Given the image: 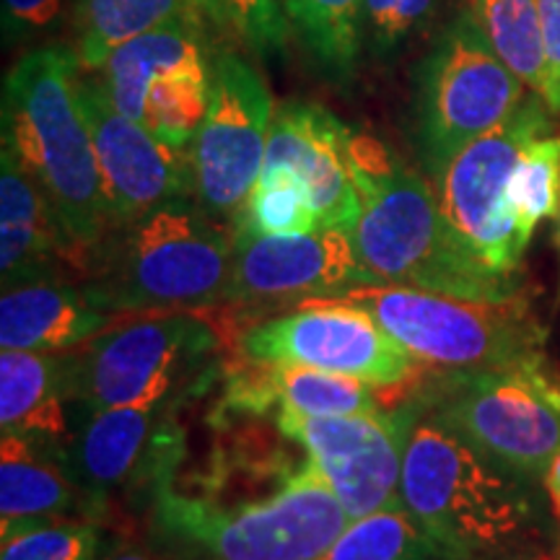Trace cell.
<instances>
[{
    "label": "cell",
    "instance_id": "cell-24",
    "mask_svg": "<svg viewBox=\"0 0 560 560\" xmlns=\"http://www.w3.org/2000/svg\"><path fill=\"white\" fill-rule=\"evenodd\" d=\"M363 0H285L291 32L322 79L348 86L359 73Z\"/></svg>",
    "mask_w": 560,
    "mask_h": 560
},
{
    "label": "cell",
    "instance_id": "cell-6",
    "mask_svg": "<svg viewBox=\"0 0 560 560\" xmlns=\"http://www.w3.org/2000/svg\"><path fill=\"white\" fill-rule=\"evenodd\" d=\"M153 520L166 540L202 560H317L350 520L310 459L265 499L219 506L164 482Z\"/></svg>",
    "mask_w": 560,
    "mask_h": 560
},
{
    "label": "cell",
    "instance_id": "cell-31",
    "mask_svg": "<svg viewBox=\"0 0 560 560\" xmlns=\"http://www.w3.org/2000/svg\"><path fill=\"white\" fill-rule=\"evenodd\" d=\"M208 24L219 26L257 58L280 55L289 45L285 0H198Z\"/></svg>",
    "mask_w": 560,
    "mask_h": 560
},
{
    "label": "cell",
    "instance_id": "cell-9",
    "mask_svg": "<svg viewBox=\"0 0 560 560\" xmlns=\"http://www.w3.org/2000/svg\"><path fill=\"white\" fill-rule=\"evenodd\" d=\"M332 301L369 314L420 366L482 369L542 353L527 296L475 301L410 285H366Z\"/></svg>",
    "mask_w": 560,
    "mask_h": 560
},
{
    "label": "cell",
    "instance_id": "cell-36",
    "mask_svg": "<svg viewBox=\"0 0 560 560\" xmlns=\"http://www.w3.org/2000/svg\"><path fill=\"white\" fill-rule=\"evenodd\" d=\"M552 560H560V550H558V552H552Z\"/></svg>",
    "mask_w": 560,
    "mask_h": 560
},
{
    "label": "cell",
    "instance_id": "cell-35",
    "mask_svg": "<svg viewBox=\"0 0 560 560\" xmlns=\"http://www.w3.org/2000/svg\"><path fill=\"white\" fill-rule=\"evenodd\" d=\"M545 493H548L550 499V509H552V516H556V522L560 524V450L556 454V459L550 462V470L545 475Z\"/></svg>",
    "mask_w": 560,
    "mask_h": 560
},
{
    "label": "cell",
    "instance_id": "cell-38",
    "mask_svg": "<svg viewBox=\"0 0 560 560\" xmlns=\"http://www.w3.org/2000/svg\"><path fill=\"white\" fill-rule=\"evenodd\" d=\"M558 293H560V291H558Z\"/></svg>",
    "mask_w": 560,
    "mask_h": 560
},
{
    "label": "cell",
    "instance_id": "cell-37",
    "mask_svg": "<svg viewBox=\"0 0 560 560\" xmlns=\"http://www.w3.org/2000/svg\"><path fill=\"white\" fill-rule=\"evenodd\" d=\"M540 560H552V556H545V558H540Z\"/></svg>",
    "mask_w": 560,
    "mask_h": 560
},
{
    "label": "cell",
    "instance_id": "cell-12",
    "mask_svg": "<svg viewBox=\"0 0 560 560\" xmlns=\"http://www.w3.org/2000/svg\"><path fill=\"white\" fill-rule=\"evenodd\" d=\"M272 96L244 55L221 50L210 68V104L192 140L195 200L215 221L236 219L260 177L268 151Z\"/></svg>",
    "mask_w": 560,
    "mask_h": 560
},
{
    "label": "cell",
    "instance_id": "cell-13",
    "mask_svg": "<svg viewBox=\"0 0 560 560\" xmlns=\"http://www.w3.org/2000/svg\"><path fill=\"white\" fill-rule=\"evenodd\" d=\"M244 359L299 363L355 376L376 389L408 387L425 366L397 346L363 310L340 301H310L242 332Z\"/></svg>",
    "mask_w": 560,
    "mask_h": 560
},
{
    "label": "cell",
    "instance_id": "cell-15",
    "mask_svg": "<svg viewBox=\"0 0 560 560\" xmlns=\"http://www.w3.org/2000/svg\"><path fill=\"white\" fill-rule=\"evenodd\" d=\"M234 262L226 301L234 306H280L338 299L380 278L355 255L342 229H314L306 234L265 236L231 226Z\"/></svg>",
    "mask_w": 560,
    "mask_h": 560
},
{
    "label": "cell",
    "instance_id": "cell-16",
    "mask_svg": "<svg viewBox=\"0 0 560 560\" xmlns=\"http://www.w3.org/2000/svg\"><path fill=\"white\" fill-rule=\"evenodd\" d=\"M79 104L94 140L109 229L179 198H195L190 145H172L112 104L100 79L79 75Z\"/></svg>",
    "mask_w": 560,
    "mask_h": 560
},
{
    "label": "cell",
    "instance_id": "cell-25",
    "mask_svg": "<svg viewBox=\"0 0 560 560\" xmlns=\"http://www.w3.org/2000/svg\"><path fill=\"white\" fill-rule=\"evenodd\" d=\"M467 5L499 58L520 75L524 86L542 96L548 62L537 0H467Z\"/></svg>",
    "mask_w": 560,
    "mask_h": 560
},
{
    "label": "cell",
    "instance_id": "cell-2",
    "mask_svg": "<svg viewBox=\"0 0 560 560\" xmlns=\"http://www.w3.org/2000/svg\"><path fill=\"white\" fill-rule=\"evenodd\" d=\"M348 159L361 206L348 234L382 285L475 301L522 296L520 276L488 268L446 221L436 190L387 143L350 130Z\"/></svg>",
    "mask_w": 560,
    "mask_h": 560
},
{
    "label": "cell",
    "instance_id": "cell-14",
    "mask_svg": "<svg viewBox=\"0 0 560 560\" xmlns=\"http://www.w3.org/2000/svg\"><path fill=\"white\" fill-rule=\"evenodd\" d=\"M418 408L408 397L382 412L361 416H293L278 412L276 425L306 452L348 520L397 506L405 446Z\"/></svg>",
    "mask_w": 560,
    "mask_h": 560
},
{
    "label": "cell",
    "instance_id": "cell-7",
    "mask_svg": "<svg viewBox=\"0 0 560 560\" xmlns=\"http://www.w3.org/2000/svg\"><path fill=\"white\" fill-rule=\"evenodd\" d=\"M524 89L490 47L470 5L454 11L412 68L410 132L431 179L465 145L509 120L524 102Z\"/></svg>",
    "mask_w": 560,
    "mask_h": 560
},
{
    "label": "cell",
    "instance_id": "cell-20",
    "mask_svg": "<svg viewBox=\"0 0 560 560\" xmlns=\"http://www.w3.org/2000/svg\"><path fill=\"white\" fill-rule=\"evenodd\" d=\"M115 314L100 310L81 283L66 278L30 280L3 289L0 348L55 353L73 350L112 327Z\"/></svg>",
    "mask_w": 560,
    "mask_h": 560
},
{
    "label": "cell",
    "instance_id": "cell-10",
    "mask_svg": "<svg viewBox=\"0 0 560 560\" xmlns=\"http://www.w3.org/2000/svg\"><path fill=\"white\" fill-rule=\"evenodd\" d=\"M206 16H185L112 50L100 83L122 115L172 145H192L210 104Z\"/></svg>",
    "mask_w": 560,
    "mask_h": 560
},
{
    "label": "cell",
    "instance_id": "cell-28",
    "mask_svg": "<svg viewBox=\"0 0 560 560\" xmlns=\"http://www.w3.org/2000/svg\"><path fill=\"white\" fill-rule=\"evenodd\" d=\"M450 0H363L361 47L376 66H392L444 24Z\"/></svg>",
    "mask_w": 560,
    "mask_h": 560
},
{
    "label": "cell",
    "instance_id": "cell-30",
    "mask_svg": "<svg viewBox=\"0 0 560 560\" xmlns=\"http://www.w3.org/2000/svg\"><path fill=\"white\" fill-rule=\"evenodd\" d=\"M0 560H100L104 537L96 520L58 516L0 532Z\"/></svg>",
    "mask_w": 560,
    "mask_h": 560
},
{
    "label": "cell",
    "instance_id": "cell-8",
    "mask_svg": "<svg viewBox=\"0 0 560 560\" xmlns=\"http://www.w3.org/2000/svg\"><path fill=\"white\" fill-rule=\"evenodd\" d=\"M215 350L219 332L185 312L107 327L60 355L79 425L83 429L91 416L109 408L185 400L187 389L215 374L208 363Z\"/></svg>",
    "mask_w": 560,
    "mask_h": 560
},
{
    "label": "cell",
    "instance_id": "cell-17",
    "mask_svg": "<svg viewBox=\"0 0 560 560\" xmlns=\"http://www.w3.org/2000/svg\"><path fill=\"white\" fill-rule=\"evenodd\" d=\"M182 400L125 405L96 412L62 452L70 480L91 520L107 509L117 490L149 482L151 493L172 482L179 436L174 410Z\"/></svg>",
    "mask_w": 560,
    "mask_h": 560
},
{
    "label": "cell",
    "instance_id": "cell-33",
    "mask_svg": "<svg viewBox=\"0 0 560 560\" xmlns=\"http://www.w3.org/2000/svg\"><path fill=\"white\" fill-rule=\"evenodd\" d=\"M542 21L545 62H548V83L542 100L552 112H560V0H537Z\"/></svg>",
    "mask_w": 560,
    "mask_h": 560
},
{
    "label": "cell",
    "instance_id": "cell-29",
    "mask_svg": "<svg viewBox=\"0 0 560 560\" xmlns=\"http://www.w3.org/2000/svg\"><path fill=\"white\" fill-rule=\"evenodd\" d=\"M560 202V136L535 138L516 161L509 179L506 208L516 223L522 247L535 234L537 223L558 213Z\"/></svg>",
    "mask_w": 560,
    "mask_h": 560
},
{
    "label": "cell",
    "instance_id": "cell-26",
    "mask_svg": "<svg viewBox=\"0 0 560 560\" xmlns=\"http://www.w3.org/2000/svg\"><path fill=\"white\" fill-rule=\"evenodd\" d=\"M317 560H446L402 503L353 520Z\"/></svg>",
    "mask_w": 560,
    "mask_h": 560
},
{
    "label": "cell",
    "instance_id": "cell-1",
    "mask_svg": "<svg viewBox=\"0 0 560 560\" xmlns=\"http://www.w3.org/2000/svg\"><path fill=\"white\" fill-rule=\"evenodd\" d=\"M400 499L446 560L552 556L535 480L495 465L420 410L405 446Z\"/></svg>",
    "mask_w": 560,
    "mask_h": 560
},
{
    "label": "cell",
    "instance_id": "cell-21",
    "mask_svg": "<svg viewBox=\"0 0 560 560\" xmlns=\"http://www.w3.org/2000/svg\"><path fill=\"white\" fill-rule=\"evenodd\" d=\"M0 429L58 452H66L79 436L81 425L68 400L60 355L34 350L0 353Z\"/></svg>",
    "mask_w": 560,
    "mask_h": 560
},
{
    "label": "cell",
    "instance_id": "cell-18",
    "mask_svg": "<svg viewBox=\"0 0 560 560\" xmlns=\"http://www.w3.org/2000/svg\"><path fill=\"white\" fill-rule=\"evenodd\" d=\"M348 138V125L317 104L285 102L272 115L262 170L291 166L304 177L319 229L348 231L359 219Z\"/></svg>",
    "mask_w": 560,
    "mask_h": 560
},
{
    "label": "cell",
    "instance_id": "cell-4",
    "mask_svg": "<svg viewBox=\"0 0 560 560\" xmlns=\"http://www.w3.org/2000/svg\"><path fill=\"white\" fill-rule=\"evenodd\" d=\"M231 229L179 198L107 231L89 249L83 291L109 314L206 310L226 301Z\"/></svg>",
    "mask_w": 560,
    "mask_h": 560
},
{
    "label": "cell",
    "instance_id": "cell-19",
    "mask_svg": "<svg viewBox=\"0 0 560 560\" xmlns=\"http://www.w3.org/2000/svg\"><path fill=\"white\" fill-rule=\"evenodd\" d=\"M62 262L83 272L75 247L39 185L9 149L0 153V280L3 289L30 280L66 278Z\"/></svg>",
    "mask_w": 560,
    "mask_h": 560
},
{
    "label": "cell",
    "instance_id": "cell-5",
    "mask_svg": "<svg viewBox=\"0 0 560 560\" xmlns=\"http://www.w3.org/2000/svg\"><path fill=\"white\" fill-rule=\"evenodd\" d=\"M480 454L545 480L560 450V382L545 353L482 369H423L405 392Z\"/></svg>",
    "mask_w": 560,
    "mask_h": 560
},
{
    "label": "cell",
    "instance_id": "cell-27",
    "mask_svg": "<svg viewBox=\"0 0 560 560\" xmlns=\"http://www.w3.org/2000/svg\"><path fill=\"white\" fill-rule=\"evenodd\" d=\"M231 226L265 236H291L319 229L310 185L291 166L262 170Z\"/></svg>",
    "mask_w": 560,
    "mask_h": 560
},
{
    "label": "cell",
    "instance_id": "cell-22",
    "mask_svg": "<svg viewBox=\"0 0 560 560\" xmlns=\"http://www.w3.org/2000/svg\"><path fill=\"white\" fill-rule=\"evenodd\" d=\"M89 516L62 452L21 433L0 436V532L26 522ZM91 520V516H89Z\"/></svg>",
    "mask_w": 560,
    "mask_h": 560
},
{
    "label": "cell",
    "instance_id": "cell-34",
    "mask_svg": "<svg viewBox=\"0 0 560 560\" xmlns=\"http://www.w3.org/2000/svg\"><path fill=\"white\" fill-rule=\"evenodd\" d=\"M100 560H161L156 552L140 542H120L107 552H102Z\"/></svg>",
    "mask_w": 560,
    "mask_h": 560
},
{
    "label": "cell",
    "instance_id": "cell-11",
    "mask_svg": "<svg viewBox=\"0 0 560 560\" xmlns=\"http://www.w3.org/2000/svg\"><path fill=\"white\" fill-rule=\"evenodd\" d=\"M550 107L532 91L509 120L465 145L433 179L446 221L488 268L516 276L524 247L509 215L506 190L516 161L535 138L548 136Z\"/></svg>",
    "mask_w": 560,
    "mask_h": 560
},
{
    "label": "cell",
    "instance_id": "cell-23",
    "mask_svg": "<svg viewBox=\"0 0 560 560\" xmlns=\"http://www.w3.org/2000/svg\"><path fill=\"white\" fill-rule=\"evenodd\" d=\"M185 16H202L198 0H73L70 19L81 68L100 70L125 42Z\"/></svg>",
    "mask_w": 560,
    "mask_h": 560
},
{
    "label": "cell",
    "instance_id": "cell-32",
    "mask_svg": "<svg viewBox=\"0 0 560 560\" xmlns=\"http://www.w3.org/2000/svg\"><path fill=\"white\" fill-rule=\"evenodd\" d=\"M68 3L73 9V0H3L0 26H3L5 47L37 45L50 39L66 21Z\"/></svg>",
    "mask_w": 560,
    "mask_h": 560
},
{
    "label": "cell",
    "instance_id": "cell-3",
    "mask_svg": "<svg viewBox=\"0 0 560 560\" xmlns=\"http://www.w3.org/2000/svg\"><path fill=\"white\" fill-rule=\"evenodd\" d=\"M79 55L60 45L32 47L3 83V149H9L83 252L109 231L94 140L79 104Z\"/></svg>",
    "mask_w": 560,
    "mask_h": 560
}]
</instances>
